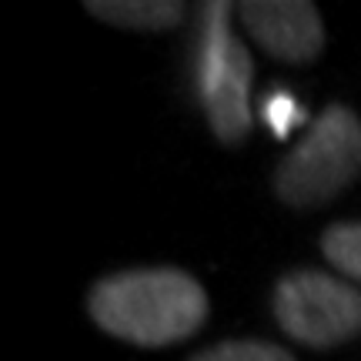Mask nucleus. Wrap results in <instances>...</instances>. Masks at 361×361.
<instances>
[{
  "label": "nucleus",
  "mask_w": 361,
  "mask_h": 361,
  "mask_svg": "<svg viewBox=\"0 0 361 361\" xmlns=\"http://www.w3.org/2000/svg\"><path fill=\"white\" fill-rule=\"evenodd\" d=\"M90 318L107 335L161 348L191 338L207 318L201 281L174 268H141L104 278L90 291Z\"/></svg>",
  "instance_id": "1"
},
{
  "label": "nucleus",
  "mask_w": 361,
  "mask_h": 361,
  "mask_svg": "<svg viewBox=\"0 0 361 361\" xmlns=\"http://www.w3.org/2000/svg\"><path fill=\"white\" fill-rule=\"evenodd\" d=\"M324 258L348 278L361 281V224H335L322 238Z\"/></svg>",
  "instance_id": "7"
},
{
  "label": "nucleus",
  "mask_w": 361,
  "mask_h": 361,
  "mask_svg": "<svg viewBox=\"0 0 361 361\" xmlns=\"http://www.w3.org/2000/svg\"><path fill=\"white\" fill-rule=\"evenodd\" d=\"M191 361H295L284 348L268 341H224L194 355Z\"/></svg>",
  "instance_id": "8"
},
{
  "label": "nucleus",
  "mask_w": 361,
  "mask_h": 361,
  "mask_svg": "<svg viewBox=\"0 0 361 361\" xmlns=\"http://www.w3.org/2000/svg\"><path fill=\"white\" fill-rule=\"evenodd\" d=\"M231 7L224 0L204 4L201 47H197V87L211 130L218 141L238 144L251 130V57L231 34Z\"/></svg>",
  "instance_id": "3"
},
{
  "label": "nucleus",
  "mask_w": 361,
  "mask_h": 361,
  "mask_svg": "<svg viewBox=\"0 0 361 361\" xmlns=\"http://www.w3.org/2000/svg\"><path fill=\"white\" fill-rule=\"evenodd\" d=\"M87 13L117 27L164 30L184 17V4H174V0H90Z\"/></svg>",
  "instance_id": "6"
},
{
  "label": "nucleus",
  "mask_w": 361,
  "mask_h": 361,
  "mask_svg": "<svg viewBox=\"0 0 361 361\" xmlns=\"http://www.w3.org/2000/svg\"><path fill=\"white\" fill-rule=\"evenodd\" d=\"M361 174V121L345 104H328L305 137L274 171L281 201L295 207L322 204Z\"/></svg>",
  "instance_id": "2"
},
{
  "label": "nucleus",
  "mask_w": 361,
  "mask_h": 361,
  "mask_svg": "<svg viewBox=\"0 0 361 361\" xmlns=\"http://www.w3.org/2000/svg\"><path fill=\"white\" fill-rule=\"evenodd\" d=\"M274 318L311 348H331L361 331V291L322 271H295L274 288Z\"/></svg>",
  "instance_id": "4"
},
{
  "label": "nucleus",
  "mask_w": 361,
  "mask_h": 361,
  "mask_svg": "<svg viewBox=\"0 0 361 361\" xmlns=\"http://www.w3.org/2000/svg\"><path fill=\"white\" fill-rule=\"evenodd\" d=\"M264 121H268V128L274 130V137L284 141L298 124L308 121V111H305L288 90H274L268 101H264Z\"/></svg>",
  "instance_id": "9"
},
{
  "label": "nucleus",
  "mask_w": 361,
  "mask_h": 361,
  "mask_svg": "<svg viewBox=\"0 0 361 361\" xmlns=\"http://www.w3.org/2000/svg\"><path fill=\"white\" fill-rule=\"evenodd\" d=\"M247 34L288 64L314 61L324 47V27L314 4L305 0H247L238 7Z\"/></svg>",
  "instance_id": "5"
}]
</instances>
